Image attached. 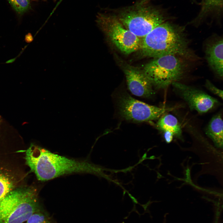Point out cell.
<instances>
[{
	"mask_svg": "<svg viewBox=\"0 0 223 223\" xmlns=\"http://www.w3.org/2000/svg\"><path fill=\"white\" fill-rule=\"evenodd\" d=\"M25 159L26 164L41 181L73 173H101V168L87 161L55 154L33 144L26 151Z\"/></svg>",
	"mask_w": 223,
	"mask_h": 223,
	"instance_id": "obj_1",
	"label": "cell"
},
{
	"mask_svg": "<svg viewBox=\"0 0 223 223\" xmlns=\"http://www.w3.org/2000/svg\"><path fill=\"white\" fill-rule=\"evenodd\" d=\"M139 49L143 56L167 55L190 58L192 55L183 27L168 22L160 24L142 39Z\"/></svg>",
	"mask_w": 223,
	"mask_h": 223,
	"instance_id": "obj_2",
	"label": "cell"
},
{
	"mask_svg": "<svg viewBox=\"0 0 223 223\" xmlns=\"http://www.w3.org/2000/svg\"><path fill=\"white\" fill-rule=\"evenodd\" d=\"M39 208L36 189H15L0 203V223H23Z\"/></svg>",
	"mask_w": 223,
	"mask_h": 223,
	"instance_id": "obj_3",
	"label": "cell"
},
{
	"mask_svg": "<svg viewBox=\"0 0 223 223\" xmlns=\"http://www.w3.org/2000/svg\"><path fill=\"white\" fill-rule=\"evenodd\" d=\"M116 16L125 27L141 39L165 21L161 12L146 0L120 11Z\"/></svg>",
	"mask_w": 223,
	"mask_h": 223,
	"instance_id": "obj_4",
	"label": "cell"
},
{
	"mask_svg": "<svg viewBox=\"0 0 223 223\" xmlns=\"http://www.w3.org/2000/svg\"><path fill=\"white\" fill-rule=\"evenodd\" d=\"M178 57L169 55L154 58L144 66L142 70L153 86L165 89L181 79L185 66Z\"/></svg>",
	"mask_w": 223,
	"mask_h": 223,
	"instance_id": "obj_5",
	"label": "cell"
},
{
	"mask_svg": "<svg viewBox=\"0 0 223 223\" xmlns=\"http://www.w3.org/2000/svg\"><path fill=\"white\" fill-rule=\"evenodd\" d=\"M96 20L99 27L122 53L128 55L139 49L141 39L125 27L116 16L99 13Z\"/></svg>",
	"mask_w": 223,
	"mask_h": 223,
	"instance_id": "obj_6",
	"label": "cell"
},
{
	"mask_svg": "<svg viewBox=\"0 0 223 223\" xmlns=\"http://www.w3.org/2000/svg\"><path fill=\"white\" fill-rule=\"evenodd\" d=\"M117 103L119 113L123 118L138 122L155 120L173 109L148 104L133 98L127 93L119 96Z\"/></svg>",
	"mask_w": 223,
	"mask_h": 223,
	"instance_id": "obj_7",
	"label": "cell"
},
{
	"mask_svg": "<svg viewBox=\"0 0 223 223\" xmlns=\"http://www.w3.org/2000/svg\"><path fill=\"white\" fill-rule=\"evenodd\" d=\"M172 85L175 91L187 103L190 109L199 113H206L219 104L216 99L199 90L178 82Z\"/></svg>",
	"mask_w": 223,
	"mask_h": 223,
	"instance_id": "obj_8",
	"label": "cell"
},
{
	"mask_svg": "<svg viewBox=\"0 0 223 223\" xmlns=\"http://www.w3.org/2000/svg\"><path fill=\"white\" fill-rule=\"evenodd\" d=\"M128 88L133 95L149 98L154 94L153 86L142 69L130 65L124 68Z\"/></svg>",
	"mask_w": 223,
	"mask_h": 223,
	"instance_id": "obj_9",
	"label": "cell"
},
{
	"mask_svg": "<svg viewBox=\"0 0 223 223\" xmlns=\"http://www.w3.org/2000/svg\"><path fill=\"white\" fill-rule=\"evenodd\" d=\"M219 38L207 44L205 49L206 59L209 66L220 78L223 77V41Z\"/></svg>",
	"mask_w": 223,
	"mask_h": 223,
	"instance_id": "obj_10",
	"label": "cell"
},
{
	"mask_svg": "<svg viewBox=\"0 0 223 223\" xmlns=\"http://www.w3.org/2000/svg\"><path fill=\"white\" fill-rule=\"evenodd\" d=\"M223 121L221 114L218 113L211 119L206 128V134L216 147L222 148L223 144Z\"/></svg>",
	"mask_w": 223,
	"mask_h": 223,
	"instance_id": "obj_11",
	"label": "cell"
},
{
	"mask_svg": "<svg viewBox=\"0 0 223 223\" xmlns=\"http://www.w3.org/2000/svg\"><path fill=\"white\" fill-rule=\"evenodd\" d=\"M158 129L163 132L168 131L172 132L174 136L181 138L182 130L177 119L174 116L165 113L161 116L157 123Z\"/></svg>",
	"mask_w": 223,
	"mask_h": 223,
	"instance_id": "obj_12",
	"label": "cell"
},
{
	"mask_svg": "<svg viewBox=\"0 0 223 223\" xmlns=\"http://www.w3.org/2000/svg\"><path fill=\"white\" fill-rule=\"evenodd\" d=\"M15 179L11 174L0 168V203L14 190Z\"/></svg>",
	"mask_w": 223,
	"mask_h": 223,
	"instance_id": "obj_13",
	"label": "cell"
},
{
	"mask_svg": "<svg viewBox=\"0 0 223 223\" xmlns=\"http://www.w3.org/2000/svg\"><path fill=\"white\" fill-rule=\"evenodd\" d=\"M222 5L223 0H203L200 11L193 22L200 21L211 12L220 9Z\"/></svg>",
	"mask_w": 223,
	"mask_h": 223,
	"instance_id": "obj_14",
	"label": "cell"
},
{
	"mask_svg": "<svg viewBox=\"0 0 223 223\" xmlns=\"http://www.w3.org/2000/svg\"><path fill=\"white\" fill-rule=\"evenodd\" d=\"M9 3L20 15H22L29 10L30 7V0H7Z\"/></svg>",
	"mask_w": 223,
	"mask_h": 223,
	"instance_id": "obj_15",
	"label": "cell"
},
{
	"mask_svg": "<svg viewBox=\"0 0 223 223\" xmlns=\"http://www.w3.org/2000/svg\"><path fill=\"white\" fill-rule=\"evenodd\" d=\"M48 219L47 216L39 210L32 214L26 223H45L48 221Z\"/></svg>",
	"mask_w": 223,
	"mask_h": 223,
	"instance_id": "obj_16",
	"label": "cell"
},
{
	"mask_svg": "<svg viewBox=\"0 0 223 223\" xmlns=\"http://www.w3.org/2000/svg\"><path fill=\"white\" fill-rule=\"evenodd\" d=\"M205 86L210 92L223 99V91L214 85L210 81L206 80Z\"/></svg>",
	"mask_w": 223,
	"mask_h": 223,
	"instance_id": "obj_17",
	"label": "cell"
},
{
	"mask_svg": "<svg viewBox=\"0 0 223 223\" xmlns=\"http://www.w3.org/2000/svg\"><path fill=\"white\" fill-rule=\"evenodd\" d=\"M164 137L165 141L167 143H170L173 140L174 136L173 134L168 131L163 132Z\"/></svg>",
	"mask_w": 223,
	"mask_h": 223,
	"instance_id": "obj_18",
	"label": "cell"
},
{
	"mask_svg": "<svg viewBox=\"0 0 223 223\" xmlns=\"http://www.w3.org/2000/svg\"><path fill=\"white\" fill-rule=\"evenodd\" d=\"M33 37L32 34L30 33H28L25 36V41L28 43H29L33 41Z\"/></svg>",
	"mask_w": 223,
	"mask_h": 223,
	"instance_id": "obj_19",
	"label": "cell"
},
{
	"mask_svg": "<svg viewBox=\"0 0 223 223\" xmlns=\"http://www.w3.org/2000/svg\"><path fill=\"white\" fill-rule=\"evenodd\" d=\"M16 58H17V57H16V58H13V59H10L9 60H8V61H7L5 63H13V62H14V61H15V60H16Z\"/></svg>",
	"mask_w": 223,
	"mask_h": 223,
	"instance_id": "obj_20",
	"label": "cell"
},
{
	"mask_svg": "<svg viewBox=\"0 0 223 223\" xmlns=\"http://www.w3.org/2000/svg\"><path fill=\"white\" fill-rule=\"evenodd\" d=\"M45 223H50L49 221L46 222Z\"/></svg>",
	"mask_w": 223,
	"mask_h": 223,
	"instance_id": "obj_21",
	"label": "cell"
}]
</instances>
